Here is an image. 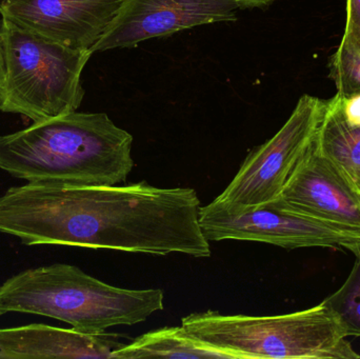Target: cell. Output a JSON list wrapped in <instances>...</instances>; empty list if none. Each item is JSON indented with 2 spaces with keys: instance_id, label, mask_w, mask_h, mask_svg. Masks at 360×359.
<instances>
[{
  "instance_id": "6da1fadb",
  "label": "cell",
  "mask_w": 360,
  "mask_h": 359,
  "mask_svg": "<svg viewBox=\"0 0 360 359\" xmlns=\"http://www.w3.org/2000/svg\"><path fill=\"white\" fill-rule=\"evenodd\" d=\"M191 188L146 181L109 187L27 183L0 196V232L27 246L58 244L195 259L211 256Z\"/></svg>"
},
{
  "instance_id": "7a4b0ae2",
  "label": "cell",
  "mask_w": 360,
  "mask_h": 359,
  "mask_svg": "<svg viewBox=\"0 0 360 359\" xmlns=\"http://www.w3.org/2000/svg\"><path fill=\"white\" fill-rule=\"evenodd\" d=\"M132 143L107 114L72 112L0 136V170L27 183L120 185L134 166Z\"/></svg>"
},
{
  "instance_id": "3957f363",
  "label": "cell",
  "mask_w": 360,
  "mask_h": 359,
  "mask_svg": "<svg viewBox=\"0 0 360 359\" xmlns=\"http://www.w3.org/2000/svg\"><path fill=\"white\" fill-rule=\"evenodd\" d=\"M160 289L129 290L105 284L76 266L32 268L0 287V315L34 314L98 334L112 327L133 326L164 310Z\"/></svg>"
},
{
  "instance_id": "277c9868",
  "label": "cell",
  "mask_w": 360,
  "mask_h": 359,
  "mask_svg": "<svg viewBox=\"0 0 360 359\" xmlns=\"http://www.w3.org/2000/svg\"><path fill=\"white\" fill-rule=\"evenodd\" d=\"M186 332L232 359H359L325 303L275 316L222 315L215 311L182 318Z\"/></svg>"
},
{
  "instance_id": "5b68a950",
  "label": "cell",
  "mask_w": 360,
  "mask_h": 359,
  "mask_svg": "<svg viewBox=\"0 0 360 359\" xmlns=\"http://www.w3.org/2000/svg\"><path fill=\"white\" fill-rule=\"evenodd\" d=\"M4 73L0 111L33 122L77 111L84 96L82 74L91 55L0 21Z\"/></svg>"
},
{
  "instance_id": "8992f818",
  "label": "cell",
  "mask_w": 360,
  "mask_h": 359,
  "mask_svg": "<svg viewBox=\"0 0 360 359\" xmlns=\"http://www.w3.org/2000/svg\"><path fill=\"white\" fill-rule=\"evenodd\" d=\"M328 100L304 95L289 119L264 145L251 152L215 204L239 211L272 202L314 145Z\"/></svg>"
},
{
  "instance_id": "52a82bcc",
  "label": "cell",
  "mask_w": 360,
  "mask_h": 359,
  "mask_svg": "<svg viewBox=\"0 0 360 359\" xmlns=\"http://www.w3.org/2000/svg\"><path fill=\"white\" fill-rule=\"evenodd\" d=\"M201 231L209 242L241 240L281 248L360 250V235L300 212L281 197L245 210L232 211L212 202L199 210Z\"/></svg>"
},
{
  "instance_id": "ba28073f",
  "label": "cell",
  "mask_w": 360,
  "mask_h": 359,
  "mask_svg": "<svg viewBox=\"0 0 360 359\" xmlns=\"http://www.w3.org/2000/svg\"><path fill=\"white\" fill-rule=\"evenodd\" d=\"M233 0H124L92 52L132 48L182 30L236 20Z\"/></svg>"
},
{
  "instance_id": "9c48e42d",
  "label": "cell",
  "mask_w": 360,
  "mask_h": 359,
  "mask_svg": "<svg viewBox=\"0 0 360 359\" xmlns=\"http://www.w3.org/2000/svg\"><path fill=\"white\" fill-rule=\"evenodd\" d=\"M122 1L0 0V14L2 18L46 39L92 52L117 15Z\"/></svg>"
},
{
  "instance_id": "30bf717a",
  "label": "cell",
  "mask_w": 360,
  "mask_h": 359,
  "mask_svg": "<svg viewBox=\"0 0 360 359\" xmlns=\"http://www.w3.org/2000/svg\"><path fill=\"white\" fill-rule=\"evenodd\" d=\"M279 197L291 208L360 235V194L350 175L313 145Z\"/></svg>"
},
{
  "instance_id": "8fae6325",
  "label": "cell",
  "mask_w": 360,
  "mask_h": 359,
  "mask_svg": "<svg viewBox=\"0 0 360 359\" xmlns=\"http://www.w3.org/2000/svg\"><path fill=\"white\" fill-rule=\"evenodd\" d=\"M120 339L42 324L0 329V359L111 358Z\"/></svg>"
},
{
  "instance_id": "7c38bea8",
  "label": "cell",
  "mask_w": 360,
  "mask_h": 359,
  "mask_svg": "<svg viewBox=\"0 0 360 359\" xmlns=\"http://www.w3.org/2000/svg\"><path fill=\"white\" fill-rule=\"evenodd\" d=\"M222 358L232 359L219 350L203 345L184 327H164L124 344L111 358Z\"/></svg>"
},
{
  "instance_id": "4fadbf2b",
  "label": "cell",
  "mask_w": 360,
  "mask_h": 359,
  "mask_svg": "<svg viewBox=\"0 0 360 359\" xmlns=\"http://www.w3.org/2000/svg\"><path fill=\"white\" fill-rule=\"evenodd\" d=\"M315 145L351 177L360 173V126L347 124L338 94L328 100L325 117L319 126Z\"/></svg>"
},
{
  "instance_id": "5bb4252c",
  "label": "cell",
  "mask_w": 360,
  "mask_h": 359,
  "mask_svg": "<svg viewBox=\"0 0 360 359\" xmlns=\"http://www.w3.org/2000/svg\"><path fill=\"white\" fill-rule=\"evenodd\" d=\"M355 256L356 261L346 282L323 301L348 337H360V250Z\"/></svg>"
},
{
  "instance_id": "9a60e30c",
  "label": "cell",
  "mask_w": 360,
  "mask_h": 359,
  "mask_svg": "<svg viewBox=\"0 0 360 359\" xmlns=\"http://www.w3.org/2000/svg\"><path fill=\"white\" fill-rule=\"evenodd\" d=\"M329 77L340 96L360 92V53L345 42L330 57Z\"/></svg>"
},
{
  "instance_id": "2e32d148",
  "label": "cell",
  "mask_w": 360,
  "mask_h": 359,
  "mask_svg": "<svg viewBox=\"0 0 360 359\" xmlns=\"http://www.w3.org/2000/svg\"><path fill=\"white\" fill-rule=\"evenodd\" d=\"M342 42L360 53V0H347V20Z\"/></svg>"
},
{
  "instance_id": "e0dca14e",
  "label": "cell",
  "mask_w": 360,
  "mask_h": 359,
  "mask_svg": "<svg viewBox=\"0 0 360 359\" xmlns=\"http://www.w3.org/2000/svg\"><path fill=\"white\" fill-rule=\"evenodd\" d=\"M338 94V93H336ZM340 97V109L347 124L352 126H360V92Z\"/></svg>"
},
{
  "instance_id": "ac0fdd59",
  "label": "cell",
  "mask_w": 360,
  "mask_h": 359,
  "mask_svg": "<svg viewBox=\"0 0 360 359\" xmlns=\"http://www.w3.org/2000/svg\"><path fill=\"white\" fill-rule=\"evenodd\" d=\"M239 8H266L275 0H233Z\"/></svg>"
},
{
  "instance_id": "d6986e66",
  "label": "cell",
  "mask_w": 360,
  "mask_h": 359,
  "mask_svg": "<svg viewBox=\"0 0 360 359\" xmlns=\"http://www.w3.org/2000/svg\"><path fill=\"white\" fill-rule=\"evenodd\" d=\"M4 73V59H2L1 41H0V77Z\"/></svg>"
},
{
  "instance_id": "ffe728a7",
  "label": "cell",
  "mask_w": 360,
  "mask_h": 359,
  "mask_svg": "<svg viewBox=\"0 0 360 359\" xmlns=\"http://www.w3.org/2000/svg\"><path fill=\"white\" fill-rule=\"evenodd\" d=\"M351 178L353 179V181H354L355 185H356L357 189H359L360 194V173L359 174H356L354 175V176L351 177Z\"/></svg>"
}]
</instances>
